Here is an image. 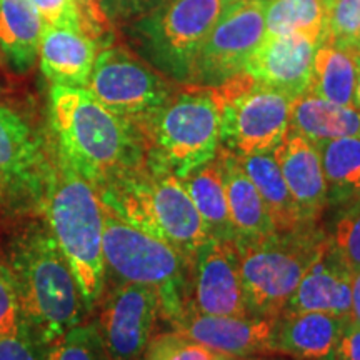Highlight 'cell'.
I'll use <instances>...</instances> for the list:
<instances>
[{"label": "cell", "instance_id": "obj_1", "mask_svg": "<svg viewBox=\"0 0 360 360\" xmlns=\"http://www.w3.org/2000/svg\"><path fill=\"white\" fill-rule=\"evenodd\" d=\"M49 110L57 155L96 191L146 159L137 125L103 107L87 89L52 85Z\"/></svg>", "mask_w": 360, "mask_h": 360}, {"label": "cell", "instance_id": "obj_2", "mask_svg": "<svg viewBox=\"0 0 360 360\" xmlns=\"http://www.w3.org/2000/svg\"><path fill=\"white\" fill-rule=\"evenodd\" d=\"M102 207L148 236L195 259L210 236L180 179L147 152L137 167L97 191Z\"/></svg>", "mask_w": 360, "mask_h": 360}, {"label": "cell", "instance_id": "obj_3", "mask_svg": "<svg viewBox=\"0 0 360 360\" xmlns=\"http://www.w3.org/2000/svg\"><path fill=\"white\" fill-rule=\"evenodd\" d=\"M22 323L40 344L52 345L82 323L87 305L69 262L49 229L35 227L15 242L11 255Z\"/></svg>", "mask_w": 360, "mask_h": 360}, {"label": "cell", "instance_id": "obj_4", "mask_svg": "<svg viewBox=\"0 0 360 360\" xmlns=\"http://www.w3.org/2000/svg\"><path fill=\"white\" fill-rule=\"evenodd\" d=\"M40 202L49 231L69 262L90 310L102 297L105 283L101 197L96 187L56 152Z\"/></svg>", "mask_w": 360, "mask_h": 360}, {"label": "cell", "instance_id": "obj_5", "mask_svg": "<svg viewBox=\"0 0 360 360\" xmlns=\"http://www.w3.org/2000/svg\"><path fill=\"white\" fill-rule=\"evenodd\" d=\"M103 209V207H102ZM103 262L119 283L155 289L162 321L174 328L192 307L193 259L103 209Z\"/></svg>", "mask_w": 360, "mask_h": 360}, {"label": "cell", "instance_id": "obj_6", "mask_svg": "<svg viewBox=\"0 0 360 360\" xmlns=\"http://www.w3.org/2000/svg\"><path fill=\"white\" fill-rule=\"evenodd\" d=\"M222 101L215 87L179 84L172 97L139 125L147 152L179 179L217 155Z\"/></svg>", "mask_w": 360, "mask_h": 360}, {"label": "cell", "instance_id": "obj_7", "mask_svg": "<svg viewBox=\"0 0 360 360\" xmlns=\"http://www.w3.org/2000/svg\"><path fill=\"white\" fill-rule=\"evenodd\" d=\"M328 242L330 237L317 227H302L236 244L249 314L281 317L304 274Z\"/></svg>", "mask_w": 360, "mask_h": 360}, {"label": "cell", "instance_id": "obj_8", "mask_svg": "<svg viewBox=\"0 0 360 360\" xmlns=\"http://www.w3.org/2000/svg\"><path fill=\"white\" fill-rule=\"evenodd\" d=\"M233 0H160L135 17L130 39L143 60L177 84H188L193 58Z\"/></svg>", "mask_w": 360, "mask_h": 360}, {"label": "cell", "instance_id": "obj_9", "mask_svg": "<svg viewBox=\"0 0 360 360\" xmlns=\"http://www.w3.org/2000/svg\"><path fill=\"white\" fill-rule=\"evenodd\" d=\"M215 89L222 101L220 147L238 157L276 150L290 129L294 98L259 84L247 72Z\"/></svg>", "mask_w": 360, "mask_h": 360}, {"label": "cell", "instance_id": "obj_10", "mask_svg": "<svg viewBox=\"0 0 360 360\" xmlns=\"http://www.w3.org/2000/svg\"><path fill=\"white\" fill-rule=\"evenodd\" d=\"M177 82L165 77L122 45L102 49L87 89L103 107L141 125L172 97Z\"/></svg>", "mask_w": 360, "mask_h": 360}, {"label": "cell", "instance_id": "obj_11", "mask_svg": "<svg viewBox=\"0 0 360 360\" xmlns=\"http://www.w3.org/2000/svg\"><path fill=\"white\" fill-rule=\"evenodd\" d=\"M269 0H233L193 58L188 84L219 87L244 67L265 35Z\"/></svg>", "mask_w": 360, "mask_h": 360}, {"label": "cell", "instance_id": "obj_12", "mask_svg": "<svg viewBox=\"0 0 360 360\" xmlns=\"http://www.w3.org/2000/svg\"><path fill=\"white\" fill-rule=\"evenodd\" d=\"M162 319L155 289L122 282L103 300L98 330L112 360H139Z\"/></svg>", "mask_w": 360, "mask_h": 360}, {"label": "cell", "instance_id": "obj_13", "mask_svg": "<svg viewBox=\"0 0 360 360\" xmlns=\"http://www.w3.org/2000/svg\"><path fill=\"white\" fill-rule=\"evenodd\" d=\"M51 162L24 119L0 103V200H42Z\"/></svg>", "mask_w": 360, "mask_h": 360}, {"label": "cell", "instance_id": "obj_14", "mask_svg": "<svg viewBox=\"0 0 360 360\" xmlns=\"http://www.w3.org/2000/svg\"><path fill=\"white\" fill-rule=\"evenodd\" d=\"M192 307L209 315H250L236 242L209 238L193 259Z\"/></svg>", "mask_w": 360, "mask_h": 360}, {"label": "cell", "instance_id": "obj_15", "mask_svg": "<svg viewBox=\"0 0 360 360\" xmlns=\"http://www.w3.org/2000/svg\"><path fill=\"white\" fill-rule=\"evenodd\" d=\"M277 319L257 315H209L191 310L170 330L227 357L274 354Z\"/></svg>", "mask_w": 360, "mask_h": 360}, {"label": "cell", "instance_id": "obj_16", "mask_svg": "<svg viewBox=\"0 0 360 360\" xmlns=\"http://www.w3.org/2000/svg\"><path fill=\"white\" fill-rule=\"evenodd\" d=\"M319 44L300 34L264 35L244 72L259 84L295 98L307 92Z\"/></svg>", "mask_w": 360, "mask_h": 360}, {"label": "cell", "instance_id": "obj_17", "mask_svg": "<svg viewBox=\"0 0 360 360\" xmlns=\"http://www.w3.org/2000/svg\"><path fill=\"white\" fill-rule=\"evenodd\" d=\"M272 154L299 209L302 224L317 227L328 204L327 184L317 143L289 129Z\"/></svg>", "mask_w": 360, "mask_h": 360}, {"label": "cell", "instance_id": "obj_18", "mask_svg": "<svg viewBox=\"0 0 360 360\" xmlns=\"http://www.w3.org/2000/svg\"><path fill=\"white\" fill-rule=\"evenodd\" d=\"M350 274L328 242L304 274L283 312H326L349 322L352 307Z\"/></svg>", "mask_w": 360, "mask_h": 360}, {"label": "cell", "instance_id": "obj_19", "mask_svg": "<svg viewBox=\"0 0 360 360\" xmlns=\"http://www.w3.org/2000/svg\"><path fill=\"white\" fill-rule=\"evenodd\" d=\"M345 323L326 312H283L277 319L274 354L297 360H339L337 350Z\"/></svg>", "mask_w": 360, "mask_h": 360}, {"label": "cell", "instance_id": "obj_20", "mask_svg": "<svg viewBox=\"0 0 360 360\" xmlns=\"http://www.w3.org/2000/svg\"><path fill=\"white\" fill-rule=\"evenodd\" d=\"M229 214L236 231V244L254 242L277 232L262 197L242 167L238 155L219 147Z\"/></svg>", "mask_w": 360, "mask_h": 360}, {"label": "cell", "instance_id": "obj_21", "mask_svg": "<svg viewBox=\"0 0 360 360\" xmlns=\"http://www.w3.org/2000/svg\"><path fill=\"white\" fill-rule=\"evenodd\" d=\"M40 69L53 85L87 87L97 58V42L82 32L45 27L39 44Z\"/></svg>", "mask_w": 360, "mask_h": 360}, {"label": "cell", "instance_id": "obj_22", "mask_svg": "<svg viewBox=\"0 0 360 360\" xmlns=\"http://www.w3.org/2000/svg\"><path fill=\"white\" fill-rule=\"evenodd\" d=\"M290 129L314 143L360 135V109L339 105L305 92L290 105Z\"/></svg>", "mask_w": 360, "mask_h": 360}, {"label": "cell", "instance_id": "obj_23", "mask_svg": "<svg viewBox=\"0 0 360 360\" xmlns=\"http://www.w3.org/2000/svg\"><path fill=\"white\" fill-rule=\"evenodd\" d=\"M182 186L200 214L210 238L236 242V231L229 214L222 179V164L219 155L193 169L180 179Z\"/></svg>", "mask_w": 360, "mask_h": 360}, {"label": "cell", "instance_id": "obj_24", "mask_svg": "<svg viewBox=\"0 0 360 360\" xmlns=\"http://www.w3.org/2000/svg\"><path fill=\"white\" fill-rule=\"evenodd\" d=\"M44 29L30 0H0V49L15 69L34 65Z\"/></svg>", "mask_w": 360, "mask_h": 360}, {"label": "cell", "instance_id": "obj_25", "mask_svg": "<svg viewBox=\"0 0 360 360\" xmlns=\"http://www.w3.org/2000/svg\"><path fill=\"white\" fill-rule=\"evenodd\" d=\"M244 170L249 175L260 197H262L267 212L276 225L277 232H290L307 227L302 224L299 209L292 199L283 175L278 169L274 154H255L238 157Z\"/></svg>", "mask_w": 360, "mask_h": 360}, {"label": "cell", "instance_id": "obj_26", "mask_svg": "<svg viewBox=\"0 0 360 360\" xmlns=\"http://www.w3.org/2000/svg\"><path fill=\"white\" fill-rule=\"evenodd\" d=\"M359 69L354 51L326 44L319 45L314 56L312 79L307 92L339 105H354Z\"/></svg>", "mask_w": 360, "mask_h": 360}, {"label": "cell", "instance_id": "obj_27", "mask_svg": "<svg viewBox=\"0 0 360 360\" xmlns=\"http://www.w3.org/2000/svg\"><path fill=\"white\" fill-rule=\"evenodd\" d=\"M328 202L344 204L360 195V135L317 143Z\"/></svg>", "mask_w": 360, "mask_h": 360}, {"label": "cell", "instance_id": "obj_28", "mask_svg": "<svg viewBox=\"0 0 360 360\" xmlns=\"http://www.w3.org/2000/svg\"><path fill=\"white\" fill-rule=\"evenodd\" d=\"M330 0H269L265 35L300 34L319 45L326 34Z\"/></svg>", "mask_w": 360, "mask_h": 360}, {"label": "cell", "instance_id": "obj_29", "mask_svg": "<svg viewBox=\"0 0 360 360\" xmlns=\"http://www.w3.org/2000/svg\"><path fill=\"white\" fill-rule=\"evenodd\" d=\"M45 360H112L97 323H79L51 345Z\"/></svg>", "mask_w": 360, "mask_h": 360}, {"label": "cell", "instance_id": "obj_30", "mask_svg": "<svg viewBox=\"0 0 360 360\" xmlns=\"http://www.w3.org/2000/svg\"><path fill=\"white\" fill-rule=\"evenodd\" d=\"M354 51L360 44V0H330L321 45Z\"/></svg>", "mask_w": 360, "mask_h": 360}, {"label": "cell", "instance_id": "obj_31", "mask_svg": "<svg viewBox=\"0 0 360 360\" xmlns=\"http://www.w3.org/2000/svg\"><path fill=\"white\" fill-rule=\"evenodd\" d=\"M142 360H232L227 355L215 352L205 347L199 342L187 339V337L167 332L152 337L148 342Z\"/></svg>", "mask_w": 360, "mask_h": 360}, {"label": "cell", "instance_id": "obj_32", "mask_svg": "<svg viewBox=\"0 0 360 360\" xmlns=\"http://www.w3.org/2000/svg\"><path fill=\"white\" fill-rule=\"evenodd\" d=\"M330 244L350 272L360 269V199H354L335 220Z\"/></svg>", "mask_w": 360, "mask_h": 360}, {"label": "cell", "instance_id": "obj_33", "mask_svg": "<svg viewBox=\"0 0 360 360\" xmlns=\"http://www.w3.org/2000/svg\"><path fill=\"white\" fill-rule=\"evenodd\" d=\"M20 327L22 315L15 278L8 265L0 264V335L12 334Z\"/></svg>", "mask_w": 360, "mask_h": 360}, {"label": "cell", "instance_id": "obj_34", "mask_svg": "<svg viewBox=\"0 0 360 360\" xmlns=\"http://www.w3.org/2000/svg\"><path fill=\"white\" fill-rule=\"evenodd\" d=\"M44 347L22 323L17 332L0 335V360H45Z\"/></svg>", "mask_w": 360, "mask_h": 360}, {"label": "cell", "instance_id": "obj_35", "mask_svg": "<svg viewBox=\"0 0 360 360\" xmlns=\"http://www.w3.org/2000/svg\"><path fill=\"white\" fill-rule=\"evenodd\" d=\"M37 8L45 27L82 32L80 17L74 0H30Z\"/></svg>", "mask_w": 360, "mask_h": 360}, {"label": "cell", "instance_id": "obj_36", "mask_svg": "<svg viewBox=\"0 0 360 360\" xmlns=\"http://www.w3.org/2000/svg\"><path fill=\"white\" fill-rule=\"evenodd\" d=\"M80 17L82 34L92 40L107 37L112 32V19L105 0H74Z\"/></svg>", "mask_w": 360, "mask_h": 360}, {"label": "cell", "instance_id": "obj_37", "mask_svg": "<svg viewBox=\"0 0 360 360\" xmlns=\"http://www.w3.org/2000/svg\"><path fill=\"white\" fill-rule=\"evenodd\" d=\"M339 360H360V326L347 322L342 332L339 350H337Z\"/></svg>", "mask_w": 360, "mask_h": 360}, {"label": "cell", "instance_id": "obj_38", "mask_svg": "<svg viewBox=\"0 0 360 360\" xmlns=\"http://www.w3.org/2000/svg\"><path fill=\"white\" fill-rule=\"evenodd\" d=\"M160 0H119L117 2L115 15L127 17V19H135V17L142 15L152 7H155Z\"/></svg>", "mask_w": 360, "mask_h": 360}, {"label": "cell", "instance_id": "obj_39", "mask_svg": "<svg viewBox=\"0 0 360 360\" xmlns=\"http://www.w3.org/2000/svg\"><path fill=\"white\" fill-rule=\"evenodd\" d=\"M350 290H352V307L349 322L360 326V269L350 274Z\"/></svg>", "mask_w": 360, "mask_h": 360}, {"label": "cell", "instance_id": "obj_40", "mask_svg": "<svg viewBox=\"0 0 360 360\" xmlns=\"http://www.w3.org/2000/svg\"><path fill=\"white\" fill-rule=\"evenodd\" d=\"M354 105L360 109V69L357 75V84H355V94H354Z\"/></svg>", "mask_w": 360, "mask_h": 360}, {"label": "cell", "instance_id": "obj_41", "mask_svg": "<svg viewBox=\"0 0 360 360\" xmlns=\"http://www.w3.org/2000/svg\"><path fill=\"white\" fill-rule=\"evenodd\" d=\"M117 2H119V0H105V4H107V11H109L110 17H112V15H115Z\"/></svg>", "mask_w": 360, "mask_h": 360}, {"label": "cell", "instance_id": "obj_42", "mask_svg": "<svg viewBox=\"0 0 360 360\" xmlns=\"http://www.w3.org/2000/svg\"><path fill=\"white\" fill-rule=\"evenodd\" d=\"M354 53H355V57H357V62H359V65H360V44L354 49Z\"/></svg>", "mask_w": 360, "mask_h": 360}, {"label": "cell", "instance_id": "obj_43", "mask_svg": "<svg viewBox=\"0 0 360 360\" xmlns=\"http://www.w3.org/2000/svg\"><path fill=\"white\" fill-rule=\"evenodd\" d=\"M359 199H360V195H359Z\"/></svg>", "mask_w": 360, "mask_h": 360}]
</instances>
